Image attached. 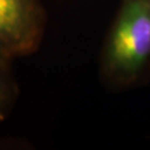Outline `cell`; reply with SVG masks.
I'll return each instance as SVG.
<instances>
[{"label": "cell", "mask_w": 150, "mask_h": 150, "mask_svg": "<svg viewBox=\"0 0 150 150\" xmlns=\"http://www.w3.org/2000/svg\"><path fill=\"white\" fill-rule=\"evenodd\" d=\"M98 76L113 91L150 82V0H119L102 40Z\"/></svg>", "instance_id": "1"}, {"label": "cell", "mask_w": 150, "mask_h": 150, "mask_svg": "<svg viewBox=\"0 0 150 150\" xmlns=\"http://www.w3.org/2000/svg\"><path fill=\"white\" fill-rule=\"evenodd\" d=\"M47 27L41 0H0V56L15 61L39 50Z\"/></svg>", "instance_id": "2"}, {"label": "cell", "mask_w": 150, "mask_h": 150, "mask_svg": "<svg viewBox=\"0 0 150 150\" xmlns=\"http://www.w3.org/2000/svg\"><path fill=\"white\" fill-rule=\"evenodd\" d=\"M12 60L0 56V123L11 112L19 96V87L12 71Z\"/></svg>", "instance_id": "3"}]
</instances>
